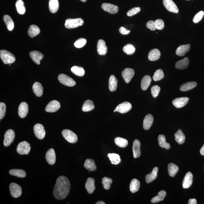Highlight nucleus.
Returning <instances> with one entry per match:
<instances>
[{"mask_svg": "<svg viewBox=\"0 0 204 204\" xmlns=\"http://www.w3.org/2000/svg\"><path fill=\"white\" fill-rule=\"evenodd\" d=\"M70 189V183L69 179L64 176H61L56 180L54 187L53 194L56 199L62 200L68 196Z\"/></svg>", "mask_w": 204, "mask_h": 204, "instance_id": "obj_1", "label": "nucleus"}, {"mask_svg": "<svg viewBox=\"0 0 204 204\" xmlns=\"http://www.w3.org/2000/svg\"><path fill=\"white\" fill-rule=\"evenodd\" d=\"M0 57L5 64H11L16 61L15 56L11 53L6 50L0 51Z\"/></svg>", "mask_w": 204, "mask_h": 204, "instance_id": "obj_2", "label": "nucleus"}, {"mask_svg": "<svg viewBox=\"0 0 204 204\" xmlns=\"http://www.w3.org/2000/svg\"><path fill=\"white\" fill-rule=\"evenodd\" d=\"M84 23V21L81 18L76 19H68L66 20L65 23V26L68 29L76 28L81 26Z\"/></svg>", "mask_w": 204, "mask_h": 204, "instance_id": "obj_3", "label": "nucleus"}, {"mask_svg": "<svg viewBox=\"0 0 204 204\" xmlns=\"http://www.w3.org/2000/svg\"><path fill=\"white\" fill-rule=\"evenodd\" d=\"M58 79L60 83L65 86L73 87L76 84V82L72 78L64 74H60Z\"/></svg>", "mask_w": 204, "mask_h": 204, "instance_id": "obj_4", "label": "nucleus"}, {"mask_svg": "<svg viewBox=\"0 0 204 204\" xmlns=\"http://www.w3.org/2000/svg\"><path fill=\"white\" fill-rule=\"evenodd\" d=\"M30 150L31 146L30 144L26 141H23L19 144L16 150L18 154L23 155H28Z\"/></svg>", "mask_w": 204, "mask_h": 204, "instance_id": "obj_5", "label": "nucleus"}, {"mask_svg": "<svg viewBox=\"0 0 204 204\" xmlns=\"http://www.w3.org/2000/svg\"><path fill=\"white\" fill-rule=\"evenodd\" d=\"M62 133L63 137L69 143H75L78 141L77 135L72 131L68 129H64Z\"/></svg>", "mask_w": 204, "mask_h": 204, "instance_id": "obj_6", "label": "nucleus"}, {"mask_svg": "<svg viewBox=\"0 0 204 204\" xmlns=\"http://www.w3.org/2000/svg\"><path fill=\"white\" fill-rule=\"evenodd\" d=\"M15 136V133L12 129H9L6 131L3 141V144L5 147H8L12 144L14 141Z\"/></svg>", "mask_w": 204, "mask_h": 204, "instance_id": "obj_7", "label": "nucleus"}, {"mask_svg": "<svg viewBox=\"0 0 204 204\" xmlns=\"http://www.w3.org/2000/svg\"><path fill=\"white\" fill-rule=\"evenodd\" d=\"M10 190L13 197L17 198L19 197L22 193L21 187L17 184L12 183L10 185Z\"/></svg>", "mask_w": 204, "mask_h": 204, "instance_id": "obj_8", "label": "nucleus"}, {"mask_svg": "<svg viewBox=\"0 0 204 204\" xmlns=\"http://www.w3.org/2000/svg\"><path fill=\"white\" fill-rule=\"evenodd\" d=\"M33 130L34 134L38 139L42 140L44 138L46 133L43 125L37 124L34 125Z\"/></svg>", "mask_w": 204, "mask_h": 204, "instance_id": "obj_9", "label": "nucleus"}, {"mask_svg": "<svg viewBox=\"0 0 204 204\" xmlns=\"http://www.w3.org/2000/svg\"><path fill=\"white\" fill-rule=\"evenodd\" d=\"M163 3L169 12L177 13L179 12L177 6L172 0H163Z\"/></svg>", "mask_w": 204, "mask_h": 204, "instance_id": "obj_10", "label": "nucleus"}, {"mask_svg": "<svg viewBox=\"0 0 204 204\" xmlns=\"http://www.w3.org/2000/svg\"><path fill=\"white\" fill-rule=\"evenodd\" d=\"M132 108V105L128 102H125L120 104L116 107V112L121 114H125L128 112Z\"/></svg>", "mask_w": 204, "mask_h": 204, "instance_id": "obj_11", "label": "nucleus"}, {"mask_svg": "<svg viewBox=\"0 0 204 204\" xmlns=\"http://www.w3.org/2000/svg\"><path fill=\"white\" fill-rule=\"evenodd\" d=\"M61 105L59 101L57 100H53L49 102L47 105L45 110L48 112H54L57 111L60 108Z\"/></svg>", "mask_w": 204, "mask_h": 204, "instance_id": "obj_12", "label": "nucleus"}, {"mask_svg": "<svg viewBox=\"0 0 204 204\" xmlns=\"http://www.w3.org/2000/svg\"><path fill=\"white\" fill-rule=\"evenodd\" d=\"M134 74V70L130 68L125 69L122 72V77L126 83L130 82Z\"/></svg>", "mask_w": 204, "mask_h": 204, "instance_id": "obj_13", "label": "nucleus"}, {"mask_svg": "<svg viewBox=\"0 0 204 204\" xmlns=\"http://www.w3.org/2000/svg\"><path fill=\"white\" fill-rule=\"evenodd\" d=\"M189 98L185 97L176 98L172 101V104L177 108H181L186 105L189 101Z\"/></svg>", "mask_w": 204, "mask_h": 204, "instance_id": "obj_14", "label": "nucleus"}, {"mask_svg": "<svg viewBox=\"0 0 204 204\" xmlns=\"http://www.w3.org/2000/svg\"><path fill=\"white\" fill-rule=\"evenodd\" d=\"M101 7L105 11L111 14L117 13L119 10V8L117 6L109 3H103Z\"/></svg>", "mask_w": 204, "mask_h": 204, "instance_id": "obj_15", "label": "nucleus"}, {"mask_svg": "<svg viewBox=\"0 0 204 204\" xmlns=\"http://www.w3.org/2000/svg\"><path fill=\"white\" fill-rule=\"evenodd\" d=\"M193 175L190 172H189L185 175L182 183L183 188H189L192 185L193 182Z\"/></svg>", "mask_w": 204, "mask_h": 204, "instance_id": "obj_16", "label": "nucleus"}, {"mask_svg": "<svg viewBox=\"0 0 204 204\" xmlns=\"http://www.w3.org/2000/svg\"><path fill=\"white\" fill-rule=\"evenodd\" d=\"M97 52L100 55H105L107 52V47L104 40H98L97 46Z\"/></svg>", "mask_w": 204, "mask_h": 204, "instance_id": "obj_17", "label": "nucleus"}, {"mask_svg": "<svg viewBox=\"0 0 204 204\" xmlns=\"http://www.w3.org/2000/svg\"><path fill=\"white\" fill-rule=\"evenodd\" d=\"M45 158L47 162L50 165H54L55 163L56 156L55 151L53 149H49L46 154Z\"/></svg>", "mask_w": 204, "mask_h": 204, "instance_id": "obj_18", "label": "nucleus"}, {"mask_svg": "<svg viewBox=\"0 0 204 204\" xmlns=\"http://www.w3.org/2000/svg\"><path fill=\"white\" fill-rule=\"evenodd\" d=\"M30 56L34 63L38 65L40 64V61L43 58V54L38 51H33L30 53Z\"/></svg>", "mask_w": 204, "mask_h": 204, "instance_id": "obj_19", "label": "nucleus"}, {"mask_svg": "<svg viewBox=\"0 0 204 204\" xmlns=\"http://www.w3.org/2000/svg\"><path fill=\"white\" fill-rule=\"evenodd\" d=\"M28 112V105L25 102H23L20 105L18 109V114L21 118L26 117Z\"/></svg>", "mask_w": 204, "mask_h": 204, "instance_id": "obj_20", "label": "nucleus"}, {"mask_svg": "<svg viewBox=\"0 0 204 204\" xmlns=\"http://www.w3.org/2000/svg\"><path fill=\"white\" fill-rule=\"evenodd\" d=\"M141 143L138 140H135L133 144L132 150L133 152L134 157L136 158L139 157L141 155V152L140 149Z\"/></svg>", "mask_w": 204, "mask_h": 204, "instance_id": "obj_21", "label": "nucleus"}, {"mask_svg": "<svg viewBox=\"0 0 204 204\" xmlns=\"http://www.w3.org/2000/svg\"><path fill=\"white\" fill-rule=\"evenodd\" d=\"M94 183L95 181L93 178L90 177L87 179L85 183V187L89 194H92L95 190L96 187Z\"/></svg>", "mask_w": 204, "mask_h": 204, "instance_id": "obj_22", "label": "nucleus"}, {"mask_svg": "<svg viewBox=\"0 0 204 204\" xmlns=\"http://www.w3.org/2000/svg\"><path fill=\"white\" fill-rule=\"evenodd\" d=\"M154 121V117L150 114L145 116L143 120V127L145 130H148L150 128Z\"/></svg>", "mask_w": 204, "mask_h": 204, "instance_id": "obj_23", "label": "nucleus"}, {"mask_svg": "<svg viewBox=\"0 0 204 204\" xmlns=\"http://www.w3.org/2000/svg\"><path fill=\"white\" fill-rule=\"evenodd\" d=\"M191 45L189 44L182 45L178 47L176 51V55L180 56H183L185 55L186 53L190 50Z\"/></svg>", "mask_w": 204, "mask_h": 204, "instance_id": "obj_24", "label": "nucleus"}, {"mask_svg": "<svg viewBox=\"0 0 204 204\" xmlns=\"http://www.w3.org/2000/svg\"><path fill=\"white\" fill-rule=\"evenodd\" d=\"M189 64V59L188 58H185L176 63V67L179 70H184L188 67Z\"/></svg>", "mask_w": 204, "mask_h": 204, "instance_id": "obj_25", "label": "nucleus"}, {"mask_svg": "<svg viewBox=\"0 0 204 204\" xmlns=\"http://www.w3.org/2000/svg\"><path fill=\"white\" fill-rule=\"evenodd\" d=\"M33 90L38 97H41L43 94V87L41 83L35 82L33 85Z\"/></svg>", "mask_w": 204, "mask_h": 204, "instance_id": "obj_26", "label": "nucleus"}, {"mask_svg": "<svg viewBox=\"0 0 204 204\" xmlns=\"http://www.w3.org/2000/svg\"><path fill=\"white\" fill-rule=\"evenodd\" d=\"M161 53L159 50L158 49H153L149 52L148 59L151 61H156L159 59Z\"/></svg>", "mask_w": 204, "mask_h": 204, "instance_id": "obj_27", "label": "nucleus"}, {"mask_svg": "<svg viewBox=\"0 0 204 204\" xmlns=\"http://www.w3.org/2000/svg\"><path fill=\"white\" fill-rule=\"evenodd\" d=\"M158 170V169L157 167H155L153 169L152 172L150 174L147 175L145 178V181H146L147 183H150L156 179V178L157 177Z\"/></svg>", "mask_w": 204, "mask_h": 204, "instance_id": "obj_28", "label": "nucleus"}, {"mask_svg": "<svg viewBox=\"0 0 204 204\" xmlns=\"http://www.w3.org/2000/svg\"><path fill=\"white\" fill-rule=\"evenodd\" d=\"M197 83L194 81L188 82L183 84L180 87V90L182 92H186L192 90L197 86Z\"/></svg>", "mask_w": 204, "mask_h": 204, "instance_id": "obj_29", "label": "nucleus"}, {"mask_svg": "<svg viewBox=\"0 0 204 204\" xmlns=\"http://www.w3.org/2000/svg\"><path fill=\"white\" fill-rule=\"evenodd\" d=\"M118 85V80L115 76L111 75L109 78V88L111 92H114L116 90Z\"/></svg>", "mask_w": 204, "mask_h": 204, "instance_id": "obj_30", "label": "nucleus"}, {"mask_svg": "<svg viewBox=\"0 0 204 204\" xmlns=\"http://www.w3.org/2000/svg\"><path fill=\"white\" fill-rule=\"evenodd\" d=\"M59 8L58 0H49V8L50 12L53 13L57 12Z\"/></svg>", "mask_w": 204, "mask_h": 204, "instance_id": "obj_31", "label": "nucleus"}, {"mask_svg": "<svg viewBox=\"0 0 204 204\" xmlns=\"http://www.w3.org/2000/svg\"><path fill=\"white\" fill-rule=\"evenodd\" d=\"M158 143L159 145L162 148H165L167 150L170 149V145L167 143L165 136L163 135H160L158 137Z\"/></svg>", "mask_w": 204, "mask_h": 204, "instance_id": "obj_32", "label": "nucleus"}, {"mask_svg": "<svg viewBox=\"0 0 204 204\" xmlns=\"http://www.w3.org/2000/svg\"><path fill=\"white\" fill-rule=\"evenodd\" d=\"M84 166L85 169L90 171H94L96 169L95 162L93 159H87L85 160Z\"/></svg>", "mask_w": 204, "mask_h": 204, "instance_id": "obj_33", "label": "nucleus"}, {"mask_svg": "<svg viewBox=\"0 0 204 204\" xmlns=\"http://www.w3.org/2000/svg\"><path fill=\"white\" fill-rule=\"evenodd\" d=\"M3 21L6 25L8 30L11 31L14 28V23L11 17L8 15H5L3 16Z\"/></svg>", "mask_w": 204, "mask_h": 204, "instance_id": "obj_34", "label": "nucleus"}, {"mask_svg": "<svg viewBox=\"0 0 204 204\" xmlns=\"http://www.w3.org/2000/svg\"><path fill=\"white\" fill-rule=\"evenodd\" d=\"M140 186V183L139 180L133 179L131 181L130 184V190L132 193L137 192L139 190Z\"/></svg>", "mask_w": 204, "mask_h": 204, "instance_id": "obj_35", "label": "nucleus"}, {"mask_svg": "<svg viewBox=\"0 0 204 204\" xmlns=\"http://www.w3.org/2000/svg\"><path fill=\"white\" fill-rule=\"evenodd\" d=\"M40 29L36 25H31L28 30V34L30 38H33L40 33Z\"/></svg>", "mask_w": 204, "mask_h": 204, "instance_id": "obj_36", "label": "nucleus"}, {"mask_svg": "<svg viewBox=\"0 0 204 204\" xmlns=\"http://www.w3.org/2000/svg\"><path fill=\"white\" fill-rule=\"evenodd\" d=\"M11 175L19 178H24L26 175V172L24 170L19 169H12L9 171Z\"/></svg>", "mask_w": 204, "mask_h": 204, "instance_id": "obj_37", "label": "nucleus"}, {"mask_svg": "<svg viewBox=\"0 0 204 204\" xmlns=\"http://www.w3.org/2000/svg\"><path fill=\"white\" fill-rule=\"evenodd\" d=\"M107 156L113 165H117L121 162V160L119 155L115 153H109Z\"/></svg>", "mask_w": 204, "mask_h": 204, "instance_id": "obj_38", "label": "nucleus"}, {"mask_svg": "<svg viewBox=\"0 0 204 204\" xmlns=\"http://www.w3.org/2000/svg\"><path fill=\"white\" fill-rule=\"evenodd\" d=\"M175 138L176 142L179 145L183 144L185 142V136L181 130L179 129L175 134Z\"/></svg>", "mask_w": 204, "mask_h": 204, "instance_id": "obj_39", "label": "nucleus"}, {"mask_svg": "<svg viewBox=\"0 0 204 204\" xmlns=\"http://www.w3.org/2000/svg\"><path fill=\"white\" fill-rule=\"evenodd\" d=\"M94 108V105L93 102L90 100H87L84 103L82 110L83 112H87L93 110Z\"/></svg>", "mask_w": 204, "mask_h": 204, "instance_id": "obj_40", "label": "nucleus"}, {"mask_svg": "<svg viewBox=\"0 0 204 204\" xmlns=\"http://www.w3.org/2000/svg\"><path fill=\"white\" fill-rule=\"evenodd\" d=\"M151 82L150 76L145 75L141 80V88L143 90H146L148 89Z\"/></svg>", "mask_w": 204, "mask_h": 204, "instance_id": "obj_41", "label": "nucleus"}, {"mask_svg": "<svg viewBox=\"0 0 204 204\" xmlns=\"http://www.w3.org/2000/svg\"><path fill=\"white\" fill-rule=\"evenodd\" d=\"M166 195V192L165 191L162 190L158 192V195L153 198L151 200V203H156L163 201Z\"/></svg>", "mask_w": 204, "mask_h": 204, "instance_id": "obj_42", "label": "nucleus"}, {"mask_svg": "<svg viewBox=\"0 0 204 204\" xmlns=\"http://www.w3.org/2000/svg\"><path fill=\"white\" fill-rule=\"evenodd\" d=\"M179 171L178 166L174 163H169L168 165V171L169 175L174 177Z\"/></svg>", "mask_w": 204, "mask_h": 204, "instance_id": "obj_43", "label": "nucleus"}, {"mask_svg": "<svg viewBox=\"0 0 204 204\" xmlns=\"http://www.w3.org/2000/svg\"><path fill=\"white\" fill-rule=\"evenodd\" d=\"M72 72L75 75L79 77H82L84 75L85 72L83 67L77 66H74L71 69Z\"/></svg>", "mask_w": 204, "mask_h": 204, "instance_id": "obj_44", "label": "nucleus"}, {"mask_svg": "<svg viewBox=\"0 0 204 204\" xmlns=\"http://www.w3.org/2000/svg\"><path fill=\"white\" fill-rule=\"evenodd\" d=\"M115 143L117 146L122 148L126 147L128 145V141L125 138L121 137H116L114 140Z\"/></svg>", "mask_w": 204, "mask_h": 204, "instance_id": "obj_45", "label": "nucleus"}, {"mask_svg": "<svg viewBox=\"0 0 204 204\" xmlns=\"http://www.w3.org/2000/svg\"><path fill=\"white\" fill-rule=\"evenodd\" d=\"M16 9L18 13L21 14H23L25 12V8L24 3L22 0H18L16 3Z\"/></svg>", "mask_w": 204, "mask_h": 204, "instance_id": "obj_46", "label": "nucleus"}, {"mask_svg": "<svg viewBox=\"0 0 204 204\" xmlns=\"http://www.w3.org/2000/svg\"><path fill=\"white\" fill-rule=\"evenodd\" d=\"M123 51L127 55H132L135 52V48L133 45L129 43L123 47Z\"/></svg>", "mask_w": 204, "mask_h": 204, "instance_id": "obj_47", "label": "nucleus"}, {"mask_svg": "<svg viewBox=\"0 0 204 204\" xmlns=\"http://www.w3.org/2000/svg\"><path fill=\"white\" fill-rule=\"evenodd\" d=\"M164 77V74L163 70L161 69H159L155 72L154 75L153 76V79L155 81H159L163 79Z\"/></svg>", "mask_w": 204, "mask_h": 204, "instance_id": "obj_48", "label": "nucleus"}, {"mask_svg": "<svg viewBox=\"0 0 204 204\" xmlns=\"http://www.w3.org/2000/svg\"><path fill=\"white\" fill-rule=\"evenodd\" d=\"M112 182V180L111 178L105 177L102 179V184L104 188L106 190L110 189L111 184Z\"/></svg>", "mask_w": 204, "mask_h": 204, "instance_id": "obj_49", "label": "nucleus"}, {"mask_svg": "<svg viewBox=\"0 0 204 204\" xmlns=\"http://www.w3.org/2000/svg\"><path fill=\"white\" fill-rule=\"evenodd\" d=\"M87 43V40L84 38H80L74 43V45L76 48H81L84 46Z\"/></svg>", "mask_w": 204, "mask_h": 204, "instance_id": "obj_50", "label": "nucleus"}, {"mask_svg": "<svg viewBox=\"0 0 204 204\" xmlns=\"http://www.w3.org/2000/svg\"><path fill=\"white\" fill-rule=\"evenodd\" d=\"M161 90L160 87L157 85H155L153 86L151 88V94L153 98H156L157 97L159 94Z\"/></svg>", "mask_w": 204, "mask_h": 204, "instance_id": "obj_51", "label": "nucleus"}, {"mask_svg": "<svg viewBox=\"0 0 204 204\" xmlns=\"http://www.w3.org/2000/svg\"><path fill=\"white\" fill-rule=\"evenodd\" d=\"M204 15V12L201 11L198 13L194 16L193 19V21L194 23H198L201 21Z\"/></svg>", "mask_w": 204, "mask_h": 204, "instance_id": "obj_52", "label": "nucleus"}, {"mask_svg": "<svg viewBox=\"0 0 204 204\" xmlns=\"http://www.w3.org/2000/svg\"><path fill=\"white\" fill-rule=\"evenodd\" d=\"M6 111V105L5 104L1 102L0 103V119H3L5 116Z\"/></svg>", "mask_w": 204, "mask_h": 204, "instance_id": "obj_53", "label": "nucleus"}, {"mask_svg": "<svg viewBox=\"0 0 204 204\" xmlns=\"http://www.w3.org/2000/svg\"><path fill=\"white\" fill-rule=\"evenodd\" d=\"M140 11H141V8L140 7H134L127 12V15L129 17H131L137 14Z\"/></svg>", "mask_w": 204, "mask_h": 204, "instance_id": "obj_54", "label": "nucleus"}, {"mask_svg": "<svg viewBox=\"0 0 204 204\" xmlns=\"http://www.w3.org/2000/svg\"><path fill=\"white\" fill-rule=\"evenodd\" d=\"M156 28L158 30H161L164 28L165 23L163 20L161 19H156L155 21Z\"/></svg>", "mask_w": 204, "mask_h": 204, "instance_id": "obj_55", "label": "nucleus"}, {"mask_svg": "<svg viewBox=\"0 0 204 204\" xmlns=\"http://www.w3.org/2000/svg\"><path fill=\"white\" fill-rule=\"evenodd\" d=\"M146 27L147 28L152 31L155 30L156 29L155 22L153 21H148L146 23Z\"/></svg>", "mask_w": 204, "mask_h": 204, "instance_id": "obj_56", "label": "nucleus"}, {"mask_svg": "<svg viewBox=\"0 0 204 204\" xmlns=\"http://www.w3.org/2000/svg\"><path fill=\"white\" fill-rule=\"evenodd\" d=\"M119 32L121 34H123V35H126V34L130 33V31L127 30L126 28H125L123 27H122L120 28Z\"/></svg>", "mask_w": 204, "mask_h": 204, "instance_id": "obj_57", "label": "nucleus"}, {"mask_svg": "<svg viewBox=\"0 0 204 204\" xmlns=\"http://www.w3.org/2000/svg\"><path fill=\"white\" fill-rule=\"evenodd\" d=\"M188 204H196L197 202L195 198H193V199H190L189 200Z\"/></svg>", "mask_w": 204, "mask_h": 204, "instance_id": "obj_58", "label": "nucleus"}, {"mask_svg": "<svg viewBox=\"0 0 204 204\" xmlns=\"http://www.w3.org/2000/svg\"><path fill=\"white\" fill-rule=\"evenodd\" d=\"M200 153L201 155L204 156V144L200 150Z\"/></svg>", "mask_w": 204, "mask_h": 204, "instance_id": "obj_59", "label": "nucleus"}, {"mask_svg": "<svg viewBox=\"0 0 204 204\" xmlns=\"http://www.w3.org/2000/svg\"><path fill=\"white\" fill-rule=\"evenodd\" d=\"M96 204H105V203L103 201H98L96 203Z\"/></svg>", "mask_w": 204, "mask_h": 204, "instance_id": "obj_60", "label": "nucleus"}, {"mask_svg": "<svg viewBox=\"0 0 204 204\" xmlns=\"http://www.w3.org/2000/svg\"><path fill=\"white\" fill-rule=\"evenodd\" d=\"M80 1L82 2L85 3L86 2L87 0H80Z\"/></svg>", "mask_w": 204, "mask_h": 204, "instance_id": "obj_61", "label": "nucleus"}, {"mask_svg": "<svg viewBox=\"0 0 204 204\" xmlns=\"http://www.w3.org/2000/svg\"><path fill=\"white\" fill-rule=\"evenodd\" d=\"M116 112V111L115 110H114V112Z\"/></svg>", "mask_w": 204, "mask_h": 204, "instance_id": "obj_62", "label": "nucleus"}, {"mask_svg": "<svg viewBox=\"0 0 204 204\" xmlns=\"http://www.w3.org/2000/svg\"><path fill=\"white\" fill-rule=\"evenodd\" d=\"M186 1H190V0H186Z\"/></svg>", "mask_w": 204, "mask_h": 204, "instance_id": "obj_63", "label": "nucleus"}]
</instances>
